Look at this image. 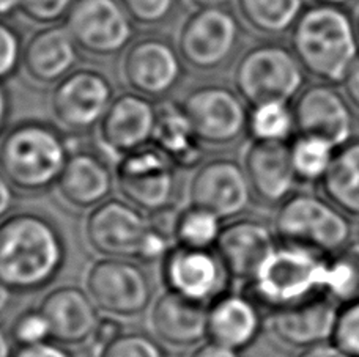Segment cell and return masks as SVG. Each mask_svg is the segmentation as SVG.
<instances>
[{
  "label": "cell",
  "instance_id": "cell-1",
  "mask_svg": "<svg viewBox=\"0 0 359 357\" xmlns=\"http://www.w3.org/2000/svg\"><path fill=\"white\" fill-rule=\"evenodd\" d=\"M65 261V239L48 216L22 211L0 220V279L15 293L46 288Z\"/></svg>",
  "mask_w": 359,
  "mask_h": 357
},
{
  "label": "cell",
  "instance_id": "cell-2",
  "mask_svg": "<svg viewBox=\"0 0 359 357\" xmlns=\"http://www.w3.org/2000/svg\"><path fill=\"white\" fill-rule=\"evenodd\" d=\"M290 48L307 76L341 85L359 59V38L345 8L311 4L290 30Z\"/></svg>",
  "mask_w": 359,
  "mask_h": 357
},
{
  "label": "cell",
  "instance_id": "cell-3",
  "mask_svg": "<svg viewBox=\"0 0 359 357\" xmlns=\"http://www.w3.org/2000/svg\"><path fill=\"white\" fill-rule=\"evenodd\" d=\"M69 153L55 126L25 120L0 137V170L16 192L36 195L55 186Z\"/></svg>",
  "mask_w": 359,
  "mask_h": 357
},
{
  "label": "cell",
  "instance_id": "cell-4",
  "mask_svg": "<svg viewBox=\"0 0 359 357\" xmlns=\"http://www.w3.org/2000/svg\"><path fill=\"white\" fill-rule=\"evenodd\" d=\"M325 272L323 255L280 242L248 280V295L271 312L293 307L323 295Z\"/></svg>",
  "mask_w": 359,
  "mask_h": 357
},
{
  "label": "cell",
  "instance_id": "cell-5",
  "mask_svg": "<svg viewBox=\"0 0 359 357\" xmlns=\"http://www.w3.org/2000/svg\"><path fill=\"white\" fill-rule=\"evenodd\" d=\"M306 76L292 48L265 41L238 57L232 82L233 90L249 107L271 101L292 104L306 87Z\"/></svg>",
  "mask_w": 359,
  "mask_h": 357
},
{
  "label": "cell",
  "instance_id": "cell-6",
  "mask_svg": "<svg viewBox=\"0 0 359 357\" xmlns=\"http://www.w3.org/2000/svg\"><path fill=\"white\" fill-rule=\"evenodd\" d=\"M273 228L282 244L309 248L326 258L347 247L353 234L347 214L330 200L306 192L280 203Z\"/></svg>",
  "mask_w": 359,
  "mask_h": 357
},
{
  "label": "cell",
  "instance_id": "cell-7",
  "mask_svg": "<svg viewBox=\"0 0 359 357\" xmlns=\"http://www.w3.org/2000/svg\"><path fill=\"white\" fill-rule=\"evenodd\" d=\"M82 288L100 314L117 320H136L155 299L150 276L134 260L96 258L82 277Z\"/></svg>",
  "mask_w": 359,
  "mask_h": 357
},
{
  "label": "cell",
  "instance_id": "cell-8",
  "mask_svg": "<svg viewBox=\"0 0 359 357\" xmlns=\"http://www.w3.org/2000/svg\"><path fill=\"white\" fill-rule=\"evenodd\" d=\"M240 41L238 18L230 10H192L178 29L177 50L184 65L211 73L233 59Z\"/></svg>",
  "mask_w": 359,
  "mask_h": 357
},
{
  "label": "cell",
  "instance_id": "cell-9",
  "mask_svg": "<svg viewBox=\"0 0 359 357\" xmlns=\"http://www.w3.org/2000/svg\"><path fill=\"white\" fill-rule=\"evenodd\" d=\"M115 188L121 199L147 216L175 205L178 169L155 145L133 151L115 162Z\"/></svg>",
  "mask_w": 359,
  "mask_h": 357
},
{
  "label": "cell",
  "instance_id": "cell-10",
  "mask_svg": "<svg viewBox=\"0 0 359 357\" xmlns=\"http://www.w3.org/2000/svg\"><path fill=\"white\" fill-rule=\"evenodd\" d=\"M115 98L106 74L93 68H78L54 85L49 109L55 125L69 134L95 131Z\"/></svg>",
  "mask_w": 359,
  "mask_h": 357
},
{
  "label": "cell",
  "instance_id": "cell-11",
  "mask_svg": "<svg viewBox=\"0 0 359 357\" xmlns=\"http://www.w3.org/2000/svg\"><path fill=\"white\" fill-rule=\"evenodd\" d=\"M149 228L144 211L123 199H109L87 213L82 234L96 257L137 260Z\"/></svg>",
  "mask_w": 359,
  "mask_h": 357
},
{
  "label": "cell",
  "instance_id": "cell-12",
  "mask_svg": "<svg viewBox=\"0 0 359 357\" xmlns=\"http://www.w3.org/2000/svg\"><path fill=\"white\" fill-rule=\"evenodd\" d=\"M184 63L177 46L163 36H144L131 41L120 57V78L133 93L163 99L183 79Z\"/></svg>",
  "mask_w": 359,
  "mask_h": 357
},
{
  "label": "cell",
  "instance_id": "cell-13",
  "mask_svg": "<svg viewBox=\"0 0 359 357\" xmlns=\"http://www.w3.org/2000/svg\"><path fill=\"white\" fill-rule=\"evenodd\" d=\"M81 52L120 55L130 46L134 24L117 0H78L63 21Z\"/></svg>",
  "mask_w": 359,
  "mask_h": 357
},
{
  "label": "cell",
  "instance_id": "cell-14",
  "mask_svg": "<svg viewBox=\"0 0 359 357\" xmlns=\"http://www.w3.org/2000/svg\"><path fill=\"white\" fill-rule=\"evenodd\" d=\"M182 106L205 145L230 146L248 134V104L232 88L196 87L183 98Z\"/></svg>",
  "mask_w": 359,
  "mask_h": 357
},
{
  "label": "cell",
  "instance_id": "cell-15",
  "mask_svg": "<svg viewBox=\"0 0 359 357\" xmlns=\"http://www.w3.org/2000/svg\"><path fill=\"white\" fill-rule=\"evenodd\" d=\"M158 106L142 94H115L95 127V142L102 155L115 162L133 151L151 145Z\"/></svg>",
  "mask_w": 359,
  "mask_h": 357
},
{
  "label": "cell",
  "instance_id": "cell-16",
  "mask_svg": "<svg viewBox=\"0 0 359 357\" xmlns=\"http://www.w3.org/2000/svg\"><path fill=\"white\" fill-rule=\"evenodd\" d=\"M254 192L243 164L230 158L203 161L188 183L189 205L208 209L222 220L241 218L248 211Z\"/></svg>",
  "mask_w": 359,
  "mask_h": 357
},
{
  "label": "cell",
  "instance_id": "cell-17",
  "mask_svg": "<svg viewBox=\"0 0 359 357\" xmlns=\"http://www.w3.org/2000/svg\"><path fill=\"white\" fill-rule=\"evenodd\" d=\"M165 290L191 301L210 305L230 291L232 277L213 251L174 246L161 261Z\"/></svg>",
  "mask_w": 359,
  "mask_h": 357
},
{
  "label": "cell",
  "instance_id": "cell-18",
  "mask_svg": "<svg viewBox=\"0 0 359 357\" xmlns=\"http://www.w3.org/2000/svg\"><path fill=\"white\" fill-rule=\"evenodd\" d=\"M297 134L323 139L339 148L353 137L355 118L345 94L331 84L304 87L292 103Z\"/></svg>",
  "mask_w": 359,
  "mask_h": 357
},
{
  "label": "cell",
  "instance_id": "cell-19",
  "mask_svg": "<svg viewBox=\"0 0 359 357\" xmlns=\"http://www.w3.org/2000/svg\"><path fill=\"white\" fill-rule=\"evenodd\" d=\"M278 247L274 228L257 218H236L222 227L215 252L232 280L248 282Z\"/></svg>",
  "mask_w": 359,
  "mask_h": 357
},
{
  "label": "cell",
  "instance_id": "cell-20",
  "mask_svg": "<svg viewBox=\"0 0 359 357\" xmlns=\"http://www.w3.org/2000/svg\"><path fill=\"white\" fill-rule=\"evenodd\" d=\"M208 305L164 290L147 312L150 334L170 349H189L207 342Z\"/></svg>",
  "mask_w": 359,
  "mask_h": 357
},
{
  "label": "cell",
  "instance_id": "cell-21",
  "mask_svg": "<svg viewBox=\"0 0 359 357\" xmlns=\"http://www.w3.org/2000/svg\"><path fill=\"white\" fill-rule=\"evenodd\" d=\"M115 172L104 156L88 150H72L59 180L55 195L74 211H90L111 199Z\"/></svg>",
  "mask_w": 359,
  "mask_h": 357
},
{
  "label": "cell",
  "instance_id": "cell-22",
  "mask_svg": "<svg viewBox=\"0 0 359 357\" xmlns=\"http://www.w3.org/2000/svg\"><path fill=\"white\" fill-rule=\"evenodd\" d=\"M50 328V340L67 348L87 345L92 340L100 310L84 288L60 285L48 291L38 304Z\"/></svg>",
  "mask_w": 359,
  "mask_h": 357
},
{
  "label": "cell",
  "instance_id": "cell-23",
  "mask_svg": "<svg viewBox=\"0 0 359 357\" xmlns=\"http://www.w3.org/2000/svg\"><path fill=\"white\" fill-rule=\"evenodd\" d=\"M337 314L336 302L320 295L293 307L273 310L266 326L282 345L307 349L331 340Z\"/></svg>",
  "mask_w": 359,
  "mask_h": 357
},
{
  "label": "cell",
  "instance_id": "cell-24",
  "mask_svg": "<svg viewBox=\"0 0 359 357\" xmlns=\"http://www.w3.org/2000/svg\"><path fill=\"white\" fill-rule=\"evenodd\" d=\"M243 167L254 195L266 205H280L299 183L292 164L290 144L287 142L251 140L245 148Z\"/></svg>",
  "mask_w": 359,
  "mask_h": 357
},
{
  "label": "cell",
  "instance_id": "cell-25",
  "mask_svg": "<svg viewBox=\"0 0 359 357\" xmlns=\"http://www.w3.org/2000/svg\"><path fill=\"white\" fill-rule=\"evenodd\" d=\"M79 52L65 25H44L25 41L21 68L34 84L55 85L74 71Z\"/></svg>",
  "mask_w": 359,
  "mask_h": 357
},
{
  "label": "cell",
  "instance_id": "cell-26",
  "mask_svg": "<svg viewBox=\"0 0 359 357\" xmlns=\"http://www.w3.org/2000/svg\"><path fill=\"white\" fill-rule=\"evenodd\" d=\"M264 330L260 305L249 295L227 291L208 305L207 340L232 351L251 348Z\"/></svg>",
  "mask_w": 359,
  "mask_h": 357
},
{
  "label": "cell",
  "instance_id": "cell-27",
  "mask_svg": "<svg viewBox=\"0 0 359 357\" xmlns=\"http://www.w3.org/2000/svg\"><path fill=\"white\" fill-rule=\"evenodd\" d=\"M151 145L168 156L178 170L197 169L203 162L205 144L198 137L182 103L168 101L158 106Z\"/></svg>",
  "mask_w": 359,
  "mask_h": 357
},
{
  "label": "cell",
  "instance_id": "cell-28",
  "mask_svg": "<svg viewBox=\"0 0 359 357\" xmlns=\"http://www.w3.org/2000/svg\"><path fill=\"white\" fill-rule=\"evenodd\" d=\"M320 186L326 200L342 213L359 218V139L339 146Z\"/></svg>",
  "mask_w": 359,
  "mask_h": 357
},
{
  "label": "cell",
  "instance_id": "cell-29",
  "mask_svg": "<svg viewBox=\"0 0 359 357\" xmlns=\"http://www.w3.org/2000/svg\"><path fill=\"white\" fill-rule=\"evenodd\" d=\"M240 21L264 36L290 31L306 8V0H235Z\"/></svg>",
  "mask_w": 359,
  "mask_h": 357
},
{
  "label": "cell",
  "instance_id": "cell-30",
  "mask_svg": "<svg viewBox=\"0 0 359 357\" xmlns=\"http://www.w3.org/2000/svg\"><path fill=\"white\" fill-rule=\"evenodd\" d=\"M222 227V219L208 209L196 205L180 208L174 225L175 246L213 251Z\"/></svg>",
  "mask_w": 359,
  "mask_h": 357
},
{
  "label": "cell",
  "instance_id": "cell-31",
  "mask_svg": "<svg viewBox=\"0 0 359 357\" xmlns=\"http://www.w3.org/2000/svg\"><path fill=\"white\" fill-rule=\"evenodd\" d=\"M323 295L334 302L347 304L359 299V244H348L326 258Z\"/></svg>",
  "mask_w": 359,
  "mask_h": 357
},
{
  "label": "cell",
  "instance_id": "cell-32",
  "mask_svg": "<svg viewBox=\"0 0 359 357\" xmlns=\"http://www.w3.org/2000/svg\"><path fill=\"white\" fill-rule=\"evenodd\" d=\"M248 136L259 142H288L297 136L292 104L271 101L252 106L248 115Z\"/></svg>",
  "mask_w": 359,
  "mask_h": 357
},
{
  "label": "cell",
  "instance_id": "cell-33",
  "mask_svg": "<svg viewBox=\"0 0 359 357\" xmlns=\"http://www.w3.org/2000/svg\"><path fill=\"white\" fill-rule=\"evenodd\" d=\"M337 148L323 139L299 136L290 144V156L299 183H320L330 170Z\"/></svg>",
  "mask_w": 359,
  "mask_h": 357
},
{
  "label": "cell",
  "instance_id": "cell-34",
  "mask_svg": "<svg viewBox=\"0 0 359 357\" xmlns=\"http://www.w3.org/2000/svg\"><path fill=\"white\" fill-rule=\"evenodd\" d=\"M93 357H168V354L153 335L125 330L107 345L93 349Z\"/></svg>",
  "mask_w": 359,
  "mask_h": 357
},
{
  "label": "cell",
  "instance_id": "cell-35",
  "mask_svg": "<svg viewBox=\"0 0 359 357\" xmlns=\"http://www.w3.org/2000/svg\"><path fill=\"white\" fill-rule=\"evenodd\" d=\"M133 24L158 27L175 15L178 0H117Z\"/></svg>",
  "mask_w": 359,
  "mask_h": 357
},
{
  "label": "cell",
  "instance_id": "cell-36",
  "mask_svg": "<svg viewBox=\"0 0 359 357\" xmlns=\"http://www.w3.org/2000/svg\"><path fill=\"white\" fill-rule=\"evenodd\" d=\"M8 334L16 346L36 345L50 340L49 323L38 307L21 312L11 323Z\"/></svg>",
  "mask_w": 359,
  "mask_h": 357
},
{
  "label": "cell",
  "instance_id": "cell-37",
  "mask_svg": "<svg viewBox=\"0 0 359 357\" xmlns=\"http://www.w3.org/2000/svg\"><path fill=\"white\" fill-rule=\"evenodd\" d=\"M331 342L350 357H359V299L342 304Z\"/></svg>",
  "mask_w": 359,
  "mask_h": 357
},
{
  "label": "cell",
  "instance_id": "cell-38",
  "mask_svg": "<svg viewBox=\"0 0 359 357\" xmlns=\"http://www.w3.org/2000/svg\"><path fill=\"white\" fill-rule=\"evenodd\" d=\"M78 0H21V8L25 19L40 27L54 25L65 21Z\"/></svg>",
  "mask_w": 359,
  "mask_h": 357
},
{
  "label": "cell",
  "instance_id": "cell-39",
  "mask_svg": "<svg viewBox=\"0 0 359 357\" xmlns=\"http://www.w3.org/2000/svg\"><path fill=\"white\" fill-rule=\"evenodd\" d=\"M24 44L19 31L0 19V82L8 80L18 73L22 62Z\"/></svg>",
  "mask_w": 359,
  "mask_h": 357
},
{
  "label": "cell",
  "instance_id": "cell-40",
  "mask_svg": "<svg viewBox=\"0 0 359 357\" xmlns=\"http://www.w3.org/2000/svg\"><path fill=\"white\" fill-rule=\"evenodd\" d=\"M123 332H125L123 321L117 320V318H114V316L102 315L100 318L98 324H96L95 332L92 335V340H90V346H92L93 349L104 346L109 342L117 339V337Z\"/></svg>",
  "mask_w": 359,
  "mask_h": 357
},
{
  "label": "cell",
  "instance_id": "cell-41",
  "mask_svg": "<svg viewBox=\"0 0 359 357\" xmlns=\"http://www.w3.org/2000/svg\"><path fill=\"white\" fill-rule=\"evenodd\" d=\"M13 357H73L69 348L54 340H48L36 345L16 346Z\"/></svg>",
  "mask_w": 359,
  "mask_h": 357
},
{
  "label": "cell",
  "instance_id": "cell-42",
  "mask_svg": "<svg viewBox=\"0 0 359 357\" xmlns=\"http://www.w3.org/2000/svg\"><path fill=\"white\" fill-rule=\"evenodd\" d=\"M342 93L351 106V109L359 112V59L353 63V66L350 68L348 74L345 76L342 82Z\"/></svg>",
  "mask_w": 359,
  "mask_h": 357
},
{
  "label": "cell",
  "instance_id": "cell-43",
  "mask_svg": "<svg viewBox=\"0 0 359 357\" xmlns=\"http://www.w3.org/2000/svg\"><path fill=\"white\" fill-rule=\"evenodd\" d=\"M16 202V189L11 186L8 178L4 175V172L0 170V220H4L6 216L15 208Z\"/></svg>",
  "mask_w": 359,
  "mask_h": 357
},
{
  "label": "cell",
  "instance_id": "cell-44",
  "mask_svg": "<svg viewBox=\"0 0 359 357\" xmlns=\"http://www.w3.org/2000/svg\"><path fill=\"white\" fill-rule=\"evenodd\" d=\"M188 357H241V356L240 353L232 351V349H227L207 340L201 343L198 346L192 348V351L189 353Z\"/></svg>",
  "mask_w": 359,
  "mask_h": 357
},
{
  "label": "cell",
  "instance_id": "cell-45",
  "mask_svg": "<svg viewBox=\"0 0 359 357\" xmlns=\"http://www.w3.org/2000/svg\"><path fill=\"white\" fill-rule=\"evenodd\" d=\"M298 357H350L345 354L341 348H337L334 343H320V345L311 346L304 349Z\"/></svg>",
  "mask_w": 359,
  "mask_h": 357
},
{
  "label": "cell",
  "instance_id": "cell-46",
  "mask_svg": "<svg viewBox=\"0 0 359 357\" xmlns=\"http://www.w3.org/2000/svg\"><path fill=\"white\" fill-rule=\"evenodd\" d=\"M8 118H10V98L4 84L0 82V137L4 136L6 123H8Z\"/></svg>",
  "mask_w": 359,
  "mask_h": 357
},
{
  "label": "cell",
  "instance_id": "cell-47",
  "mask_svg": "<svg viewBox=\"0 0 359 357\" xmlns=\"http://www.w3.org/2000/svg\"><path fill=\"white\" fill-rule=\"evenodd\" d=\"M232 0H184L192 10H203V8H227V5Z\"/></svg>",
  "mask_w": 359,
  "mask_h": 357
},
{
  "label": "cell",
  "instance_id": "cell-48",
  "mask_svg": "<svg viewBox=\"0 0 359 357\" xmlns=\"http://www.w3.org/2000/svg\"><path fill=\"white\" fill-rule=\"evenodd\" d=\"M16 293L13 291L8 285H6L2 279H0V316H2L6 310L10 309Z\"/></svg>",
  "mask_w": 359,
  "mask_h": 357
},
{
  "label": "cell",
  "instance_id": "cell-49",
  "mask_svg": "<svg viewBox=\"0 0 359 357\" xmlns=\"http://www.w3.org/2000/svg\"><path fill=\"white\" fill-rule=\"evenodd\" d=\"M13 353H15V349H13L10 334L0 326V357H13Z\"/></svg>",
  "mask_w": 359,
  "mask_h": 357
},
{
  "label": "cell",
  "instance_id": "cell-50",
  "mask_svg": "<svg viewBox=\"0 0 359 357\" xmlns=\"http://www.w3.org/2000/svg\"><path fill=\"white\" fill-rule=\"evenodd\" d=\"M21 8V0H0V19H5Z\"/></svg>",
  "mask_w": 359,
  "mask_h": 357
},
{
  "label": "cell",
  "instance_id": "cell-51",
  "mask_svg": "<svg viewBox=\"0 0 359 357\" xmlns=\"http://www.w3.org/2000/svg\"><path fill=\"white\" fill-rule=\"evenodd\" d=\"M309 2L316 5H331V6H341V8H345V6L350 5L353 0H309Z\"/></svg>",
  "mask_w": 359,
  "mask_h": 357
},
{
  "label": "cell",
  "instance_id": "cell-52",
  "mask_svg": "<svg viewBox=\"0 0 359 357\" xmlns=\"http://www.w3.org/2000/svg\"><path fill=\"white\" fill-rule=\"evenodd\" d=\"M355 25H356V31H358V38H359V8L356 11V18H355Z\"/></svg>",
  "mask_w": 359,
  "mask_h": 357
}]
</instances>
